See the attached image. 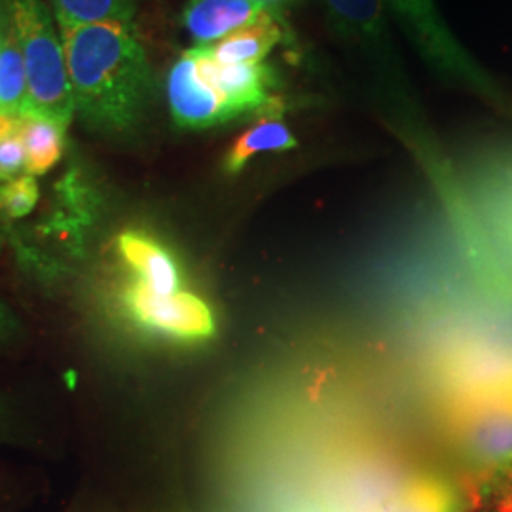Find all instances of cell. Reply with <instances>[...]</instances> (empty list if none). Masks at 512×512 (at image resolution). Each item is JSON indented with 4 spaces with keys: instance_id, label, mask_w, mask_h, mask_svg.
Instances as JSON below:
<instances>
[{
    "instance_id": "cell-1",
    "label": "cell",
    "mask_w": 512,
    "mask_h": 512,
    "mask_svg": "<svg viewBox=\"0 0 512 512\" xmlns=\"http://www.w3.org/2000/svg\"><path fill=\"white\" fill-rule=\"evenodd\" d=\"M61 27V25H59ZM74 112L105 133H128L148 109L154 82L133 23L61 27Z\"/></svg>"
},
{
    "instance_id": "cell-2",
    "label": "cell",
    "mask_w": 512,
    "mask_h": 512,
    "mask_svg": "<svg viewBox=\"0 0 512 512\" xmlns=\"http://www.w3.org/2000/svg\"><path fill=\"white\" fill-rule=\"evenodd\" d=\"M6 8L27 71V112L69 128L74 114L73 88L63 40L55 33L50 12L40 0H6Z\"/></svg>"
},
{
    "instance_id": "cell-3",
    "label": "cell",
    "mask_w": 512,
    "mask_h": 512,
    "mask_svg": "<svg viewBox=\"0 0 512 512\" xmlns=\"http://www.w3.org/2000/svg\"><path fill=\"white\" fill-rule=\"evenodd\" d=\"M122 310L139 329L167 338L198 342L215 332V317L196 294H158L135 281L120 293Z\"/></svg>"
},
{
    "instance_id": "cell-4",
    "label": "cell",
    "mask_w": 512,
    "mask_h": 512,
    "mask_svg": "<svg viewBox=\"0 0 512 512\" xmlns=\"http://www.w3.org/2000/svg\"><path fill=\"white\" fill-rule=\"evenodd\" d=\"M408 25L414 42L423 55L439 69L459 82L473 86L476 92L501 103L492 80L476 67L475 61L463 52L458 40L442 23L433 0H385Z\"/></svg>"
},
{
    "instance_id": "cell-5",
    "label": "cell",
    "mask_w": 512,
    "mask_h": 512,
    "mask_svg": "<svg viewBox=\"0 0 512 512\" xmlns=\"http://www.w3.org/2000/svg\"><path fill=\"white\" fill-rule=\"evenodd\" d=\"M463 456L482 473H512V395L473 404L459 420Z\"/></svg>"
},
{
    "instance_id": "cell-6",
    "label": "cell",
    "mask_w": 512,
    "mask_h": 512,
    "mask_svg": "<svg viewBox=\"0 0 512 512\" xmlns=\"http://www.w3.org/2000/svg\"><path fill=\"white\" fill-rule=\"evenodd\" d=\"M196 57L198 74L203 84L219 93L238 116L260 110H275L281 99L272 95L275 88V73L264 63H238L222 65L209 57L202 46L188 50Z\"/></svg>"
},
{
    "instance_id": "cell-7",
    "label": "cell",
    "mask_w": 512,
    "mask_h": 512,
    "mask_svg": "<svg viewBox=\"0 0 512 512\" xmlns=\"http://www.w3.org/2000/svg\"><path fill=\"white\" fill-rule=\"evenodd\" d=\"M167 99L179 128L205 129L239 118L224 97L203 84L196 57L184 52L167 74Z\"/></svg>"
},
{
    "instance_id": "cell-8",
    "label": "cell",
    "mask_w": 512,
    "mask_h": 512,
    "mask_svg": "<svg viewBox=\"0 0 512 512\" xmlns=\"http://www.w3.org/2000/svg\"><path fill=\"white\" fill-rule=\"evenodd\" d=\"M266 10L264 0H188L183 12L184 29L196 46H211Z\"/></svg>"
},
{
    "instance_id": "cell-9",
    "label": "cell",
    "mask_w": 512,
    "mask_h": 512,
    "mask_svg": "<svg viewBox=\"0 0 512 512\" xmlns=\"http://www.w3.org/2000/svg\"><path fill=\"white\" fill-rule=\"evenodd\" d=\"M118 255L137 275V281L158 294L181 291V274L175 258L143 232L126 230L116 239Z\"/></svg>"
},
{
    "instance_id": "cell-10",
    "label": "cell",
    "mask_w": 512,
    "mask_h": 512,
    "mask_svg": "<svg viewBox=\"0 0 512 512\" xmlns=\"http://www.w3.org/2000/svg\"><path fill=\"white\" fill-rule=\"evenodd\" d=\"M285 40V27L272 8L262 12L255 21L230 33L211 46H202L209 57L222 65L262 63V59Z\"/></svg>"
},
{
    "instance_id": "cell-11",
    "label": "cell",
    "mask_w": 512,
    "mask_h": 512,
    "mask_svg": "<svg viewBox=\"0 0 512 512\" xmlns=\"http://www.w3.org/2000/svg\"><path fill=\"white\" fill-rule=\"evenodd\" d=\"M67 128L52 118L25 112L21 116V137L25 147V173L40 177L54 169L65 150Z\"/></svg>"
},
{
    "instance_id": "cell-12",
    "label": "cell",
    "mask_w": 512,
    "mask_h": 512,
    "mask_svg": "<svg viewBox=\"0 0 512 512\" xmlns=\"http://www.w3.org/2000/svg\"><path fill=\"white\" fill-rule=\"evenodd\" d=\"M293 131L279 118H264L247 129L232 145L224 160V171L230 175L239 173L251 158L262 152H285L296 148Z\"/></svg>"
},
{
    "instance_id": "cell-13",
    "label": "cell",
    "mask_w": 512,
    "mask_h": 512,
    "mask_svg": "<svg viewBox=\"0 0 512 512\" xmlns=\"http://www.w3.org/2000/svg\"><path fill=\"white\" fill-rule=\"evenodd\" d=\"M29 105V84L14 25L8 16L0 46V112L23 116Z\"/></svg>"
},
{
    "instance_id": "cell-14",
    "label": "cell",
    "mask_w": 512,
    "mask_h": 512,
    "mask_svg": "<svg viewBox=\"0 0 512 512\" xmlns=\"http://www.w3.org/2000/svg\"><path fill=\"white\" fill-rule=\"evenodd\" d=\"M61 27L133 23L137 0H50Z\"/></svg>"
},
{
    "instance_id": "cell-15",
    "label": "cell",
    "mask_w": 512,
    "mask_h": 512,
    "mask_svg": "<svg viewBox=\"0 0 512 512\" xmlns=\"http://www.w3.org/2000/svg\"><path fill=\"white\" fill-rule=\"evenodd\" d=\"M325 4L351 37L378 48L385 44L384 0H325Z\"/></svg>"
},
{
    "instance_id": "cell-16",
    "label": "cell",
    "mask_w": 512,
    "mask_h": 512,
    "mask_svg": "<svg viewBox=\"0 0 512 512\" xmlns=\"http://www.w3.org/2000/svg\"><path fill=\"white\" fill-rule=\"evenodd\" d=\"M387 512H463L458 490L440 478L414 480Z\"/></svg>"
},
{
    "instance_id": "cell-17",
    "label": "cell",
    "mask_w": 512,
    "mask_h": 512,
    "mask_svg": "<svg viewBox=\"0 0 512 512\" xmlns=\"http://www.w3.org/2000/svg\"><path fill=\"white\" fill-rule=\"evenodd\" d=\"M25 173L21 116L0 112V183Z\"/></svg>"
},
{
    "instance_id": "cell-18",
    "label": "cell",
    "mask_w": 512,
    "mask_h": 512,
    "mask_svg": "<svg viewBox=\"0 0 512 512\" xmlns=\"http://www.w3.org/2000/svg\"><path fill=\"white\" fill-rule=\"evenodd\" d=\"M40 190L37 177L21 173L0 183V213L10 219H23L37 207Z\"/></svg>"
},
{
    "instance_id": "cell-19",
    "label": "cell",
    "mask_w": 512,
    "mask_h": 512,
    "mask_svg": "<svg viewBox=\"0 0 512 512\" xmlns=\"http://www.w3.org/2000/svg\"><path fill=\"white\" fill-rule=\"evenodd\" d=\"M21 332L18 315L0 298V346L12 344Z\"/></svg>"
},
{
    "instance_id": "cell-20",
    "label": "cell",
    "mask_w": 512,
    "mask_h": 512,
    "mask_svg": "<svg viewBox=\"0 0 512 512\" xmlns=\"http://www.w3.org/2000/svg\"><path fill=\"white\" fill-rule=\"evenodd\" d=\"M6 25H8V8H6V0H0V46L4 40Z\"/></svg>"
},
{
    "instance_id": "cell-21",
    "label": "cell",
    "mask_w": 512,
    "mask_h": 512,
    "mask_svg": "<svg viewBox=\"0 0 512 512\" xmlns=\"http://www.w3.org/2000/svg\"><path fill=\"white\" fill-rule=\"evenodd\" d=\"M4 421H6V414H4V410L0 408V431L4 429Z\"/></svg>"
},
{
    "instance_id": "cell-22",
    "label": "cell",
    "mask_w": 512,
    "mask_h": 512,
    "mask_svg": "<svg viewBox=\"0 0 512 512\" xmlns=\"http://www.w3.org/2000/svg\"><path fill=\"white\" fill-rule=\"evenodd\" d=\"M313 512H319V511H313Z\"/></svg>"
},
{
    "instance_id": "cell-23",
    "label": "cell",
    "mask_w": 512,
    "mask_h": 512,
    "mask_svg": "<svg viewBox=\"0 0 512 512\" xmlns=\"http://www.w3.org/2000/svg\"><path fill=\"white\" fill-rule=\"evenodd\" d=\"M264 2H266V0H264Z\"/></svg>"
},
{
    "instance_id": "cell-24",
    "label": "cell",
    "mask_w": 512,
    "mask_h": 512,
    "mask_svg": "<svg viewBox=\"0 0 512 512\" xmlns=\"http://www.w3.org/2000/svg\"><path fill=\"white\" fill-rule=\"evenodd\" d=\"M486 512H488V511H486Z\"/></svg>"
}]
</instances>
